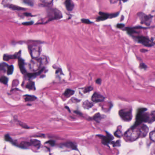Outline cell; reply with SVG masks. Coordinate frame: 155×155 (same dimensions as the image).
Listing matches in <instances>:
<instances>
[{
	"mask_svg": "<svg viewBox=\"0 0 155 155\" xmlns=\"http://www.w3.org/2000/svg\"><path fill=\"white\" fill-rule=\"evenodd\" d=\"M62 13L57 9H51L48 11V20L46 22L55 20H58L62 18Z\"/></svg>",
	"mask_w": 155,
	"mask_h": 155,
	"instance_id": "4",
	"label": "cell"
},
{
	"mask_svg": "<svg viewBox=\"0 0 155 155\" xmlns=\"http://www.w3.org/2000/svg\"><path fill=\"white\" fill-rule=\"evenodd\" d=\"M147 109L145 108H139L136 116V121L131 128H136L142 122L152 123L155 121V113L150 114L146 112Z\"/></svg>",
	"mask_w": 155,
	"mask_h": 155,
	"instance_id": "1",
	"label": "cell"
},
{
	"mask_svg": "<svg viewBox=\"0 0 155 155\" xmlns=\"http://www.w3.org/2000/svg\"><path fill=\"white\" fill-rule=\"evenodd\" d=\"M106 136H104L101 135H97L99 138L101 139V142L104 145H108V144L111 143V141L113 140L114 137L112 135L110 134L108 132L106 131Z\"/></svg>",
	"mask_w": 155,
	"mask_h": 155,
	"instance_id": "9",
	"label": "cell"
},
{
	"mask_svg": "<svg viewBox=\"0 0 155 155\" xmlns=\"http://www.w3.org/2000/svg\"><path fill=\"white\" fill-rule=\"evenodd\" d=\"M0 81L1 83H2V84H4L5 85H7L8 83V79L6 76H2L1 77V78L0 79Z\"/></svg>",
	"mask_w": 155,
	"mask_h": 155,
	"instance_id": "28",
	"label": "cell"
},
{
	"mask_svg": "<svg viewBox=\"0 0 155 155\" xmlns=\"http://www.w3.org/2000/svg\"><path fill=\"white\" fill-rule=\"evenodd\" d=\"M46 143H48L50 145H51L52 146H53L55 145V142L54 141H52V140H50L49 141L46 142Z\"/></svg>",
	"mask_w": 155,
	"mask_h": 155,
	"instance_id": "39",
	"label": "cell"
},
{
	"mask_svg": "<svg viewBox=\"0 0 155 155\" xmlns=\"http://www.w3.org/2000/svg\"><path fill=\"white\" fill-rule=\"evenodd\" d=\"M24 97L25 101H34L35 100L37 99V98L34 96H31V95H25Z\"/></svg>",
	"mask_w": 155,
	"mask_h": 155,
	"instance_id": "18",
	"label": "cell"
},
{
	"mask_svg": "<svg viewBox=\"0 0 155 155\" xmlns=\"http://www.w3.org/2000/svg\"><path fill=\"white\" fill-rule=\"evenodd\" d=\"M31 146L30 142H27V141H23L21 142V144L20 146V147H22V148H26L28 146Z\"/></svg>",
	"mask_w": 155,
	"mask_h": 155,
	"instance_id": "24",
	"label": "cell"
},
{
	"mask_svg": "<svg viewBox=\"0 0 155 155\" xmlns=\"http://www.w3.org/2000/svg\"><path fill=\"white\" fill-rule=\"evenodd\" d=\"M65 108H66V109H68V111H69V112H70V111H71V110H70L69 108H68V107H65Z\"/></svg>",
	"mask_w": 155,
	"mask_h": 155,
	"instance_id": "45",
	"label": "cell"
},
{
	"mask_svg": "<svg viewBox=\"0 0 155 155\" xmlns=\"http://www.w3.org/2000/svg\"><path fill=\"white\" fill-rule=\"evenodd\" d=\"M13 71H14V67H13V65H9V66H8V68H7V75H11V74L13 73Z\"/></svg>",
	"mask_w": 155,
	"mask_h": 155,
	"instance_id": "26",
	"label": "cell"
},
{
	"mask_svg": "<svg viewBox=\"0 0 155 155\" xmlns=\"http://www.w3.org/2000/svg\"><path fill=\"white\" fill-rule=\"evenodd\" d=\"M140 68L141 69H146L147 68V66L144 63H141L140 65Z\"/></svg>",
	"mask_w": 155,
	"mask_h": 155,
	"instance_id": "38",
	"label": "cell"
},
{
	"mask_svg": "<svg viewBox=\"0 0 155 155\" xmlns=\"http://www.w3.org/2000/svg\"><path fill=\"white\" fill-rule=\"evenodd\" d=\"M139 129L141 132V137H145L149 131L148 127L145 125H142L140 126Z\"/></svg>",
	"mask_w": 155,
	"mask_h": 155,
	"instance_id": "11",
	"label": "cell"
},
{
	"mask_svg": "<svg viewBox=\"0 0 155 155\" xmlns=\"http://www.w3.org/2000/svg\"><path fill=\"white\" fill-rule=\"evenodd\" d=\"M137 41L146 47H151L153 46L152 41L148 37L144 36H138L135 37Z\"/></svg>",
	"mask_w": 155,
	"mask_h": 155,
	"instance_id": "7",
	"label": "cell"
},
{
	"mask_svg": "<svg viewBox=\"0 0 155 155\" xmlns=\"http://www.w3.org/2000/svg\"><path fill=\"white\" fill-rule=\"evenodd\" d=\"M21 54V52L19 53H17L13 55H4L3 56V60L5 61H8L10 59H16L17 58H19V57Z\"/></svg>",
	"mask_w": 155,
	"mask_h": 155,
	"instance_id": "12",
	"label": "cell"
},
{
	"mask_svg": "<svg viewBox=\"0 0 155 155\" xmlns=\"http://www.w3.org/2000/svg\"><path fill=\"white\" fill-rule=\"evenodd\" d=\"M111 144L113 145V147L120 146H121V141L120 140H117L116 142H111Z\"/></svg>",
	"mask_w": 155,
	"mask_h": 155,
	"instance_id": "33",
	"label": "cell"
},
{
	"mask_svg": "<svg viewBox=\"0 0 155 155\" xmlns=\"http://www.w3.org/2000/svg\"><path fill=\"white\" fill-rule=\"evenodd\" d=\"M92 90H93V88L91 86H87L84 89V92L85 93L89 92H90V91H91Z\"/></svg>",
	"mask_w": 155,
	"mask_h": 155,
	"instance_id": "34",
	"label": "cell"
},
{
	"mask_svg": "<svg viewBox=\"0 0 155 155\" xmlns=\"http://www.w3.org/2000/svg\"><path fill=\"white\" fill-rule=\"evenodd\" d=\"M150 139L151 140L155 142V131H152L150 133Z\"/></svg>",
	"mask_w": 155,
	"mask_h": 155,
	"instance_id": "31",
	"label": "cell"
},
{
	"mask_svg": "<svg viewBox=\"0 0 155 155\" xmlns=\"http://www.w3.org/2000/svg\"><path fill=\"white\" fill-rule=\"evenodd\" d=\"M105 99V97L100 94L99 93L97 92L94 93L91 97L92 101L94 102H99L103 101Z\"/></svg>",
	"mask_w": 155,
	"mask_h": 155,
	"instance_id": "10",
	"label": "cell"
},
{
	"mask_svg": "<svg viewBox=\"0 0 155 155\" xmlns=\"http://www.w3.org/2000/svg\"><path fill=\"white\" fill-rule=\"evenodd\" d=\"M82 22L83 23H85V24H91V23H92V22L91 21L88 20V19H82Z\"/></svg>",
	"mask_w": 155,
	"mask_h": 155,
	"instance_id": "36",
	"label": "cell"
},
{
	"mask_svg": "<svg viewBox=\"0 0 155 155\" xmlns=\"http://www.w3.org/2000/svg\"><path fill=\"white\" fill-rule=\"evenodd\" d=\"M6 7H8L9 8H10V9L14 10H25L26 9H25L23 7H18L16 5H14L12 4H9V5H7V6H6Z\"/></svg>",
	"mask_w": 155,
	"mask_h": 155,
	"instance_id": "15",
	"label": "cell"
},
{
	"mask_svg": "<svg viewBox=\"0 0 155 155\" xmlns=\"http://www.w3.org/2000/svg\"><path fill=\"white\" fill-rule=\"evenodd\" d=\"M93 104L90 102L88 100H86L83 103L82 106L86 109H89L93 106Z\"/></svg>",
	"mask_w": 155,
	"mask_h": 155,
	"instance_id": "21",
	"label": "cell"
},
{
	"mask_svg": "<svg viewBox=\"0 0 155 155\" xmlns=\"http://www.w3.org/2000/svg\"><path fill=\"white\" fill-rule=\"evenodd\" d=\"M126 30L127 31L128 33L129 34H134V33H136L137 32L135 31V29H134L133 27H127L126 28Z\"/></svg>",
	"mask_w": 155,
	"mask_h": 155,
	"instance_id": "27",
	"label": "cell"
},
{
	"mask_svg": "<svg viewBox=\"0 0 155 155\" xmlns=\"http://www.w3.org/2000/svg\"><path fill=\"white\" fill-rule=\"evenodd\" d=\"M31 56L33 58H36L39 56L41 52V47L38 45H35L29 46Z\"/></svg>",
	"mask_w": 155,
	"mask_h": 155,
	"instance_id": "6",
	"label": "cell"
},
{
	"mask_svg": "<svg viewBox=\"0 0 155 155\" xmlns=\"http://www.w3.org/2000/svg\"><path fill=\"white\" fill-rule=\"evenodd\" d=\"M93 120H94L95 121H96L97 122H99L102 119V117L100 113H97L95 115V116L93 117Z\"/></svg>",
	"mask_w": 155,
	"mask_h": 155,
	"instance_id": "23",
	"label": "cell"
},
{
	"mask_svg": "<svg viewBox=\"0 0 155 155\" xmlns=\"http://www.w3.org/2000/svg\"><path fill=\"white\" fill-rule=\"evenodd\" d=\"M124 139L126 141L132 142L141 137V132L138 128H131L128 130L124 134Z\"/></svg>",
	"mask_w": 155,
	"mask_h": 155,
	"instance_id": "2",
	"label": "cell"
},
{
	"mask_svg": "<svg viewBox=\"0 0 155 155\" xmlns=\"http://www.w3.org/2000/svg\"><path fill=\"white\" fill-rule=\"evenodd\" d=\"M75 92L74 91H73L71 89H67L65 90V91L64 93V95L66 97H69L72 96L74 94V93Z\"/></svg>",
	"mask_w": 155,
	"mask_h": 155,
	"instance_id": "22",
	"label": "cell"
},
{
	"mask_svg": "<svg viewBox=\"0 0 155 155\" xmlns=\"http://www.w3.org/2000/svg\"><path fill=\"white\" fill-rule=\"evenodd\" d=\"M44 68H42L41 69L40 71H39L38 72L35 73H28L27 76L29 78H35L37 76L40 75L41 74L42 71H43Z\"/></svg>",
	"mask_w": 155,
	"mask_h": 155,
	"instance_id": "17",
	"label": "cell"
},
{
	"mask_svg": "<svg viewBox=\"0 0 155 155\" xmlns=\"http://www.w3.org/2000/svg\"><path fill=\"white\" fill-rule=\"evenodd\" d=\"M62 145L65 146H66L67 147L71 148L72 150H77V146L72 142H66V143H65L64 144H62Z\"/></svg>",
	"mask_w": 155,
	"mask_h": 155,
	"instance_id": "16",
	"label": "cell"
},
{
	"mask_svg": "<svg viewBox=\"0 0 155 155\" xmlns=\"http://www.w3.org/2000/svg\"><path fill=\"white\" fill-rule=\"evenodd\" d=\"M114 135H115L117 137L120 138L121 137H122V133L120 129H118L117 131H116L114 133Z\"/></svg>",
	"mask_w": 155,
	"mask_h": 155,
	"instance_id": "30",
	"label": "cell"
},
{
	"mask_svg": "<svg viewBox=\"0 0 155 155\" xmlns=\"http://www.w3.org/2000/svg\"><path fill=\"white\" fill-rule=\"evenodd\" d=\"M30 142L31 143V146H34L38 148H39V147L40 146L41 142L37 140H31Z\"/></svg>",
	"mask_w": 155,
	"mask_h": 155,
	"instance_id": "19",
	"label": "cell"
},
{
	"mask_svg": "<svg viewBox=\"0 0 155 155\" xmlns=\"http://www.w3.org/2000/svg\"><path fill=\"white\" fill-rule=\"evenodd\" d=\"M119 114L121 118L125 121H130L132 118V109L130 108H125L119 111Z\"/></svg>",
	"mask_w": 155,
	"mask_h": 155,
	"instance_id": "3",
	"label": "cell"
},
{
	"mask_svg": "<svg viewBox=\"0 0 155 155\" xmlns=\"http://www.w3.org/2000/svg\"><path fill=\"white\" fill-rule=\"evenodd\" d=\"M33 24V22L32 21H30V22H24L22 23L23 25H24V26H31Z\"/></svg>",
	"mask_w": 155,
	"mask_h": 155,
	"instance_id": "37",
	"label": "cell"
},
{
	"mask_svg": "<svg viewBox=\"0 0 155 155\" xmlns=\"http://www.w3.org/2000/svg\"><path fill=\"white\" fill-rule=\"evenodd\" d=\"M148 51L147 50H145V49H141V52H147Z\"/></svg>",
	"mask_w": 155,
	"mask_h": 155,
	"instance_id": "44",
	"label": "cell"
},
{
	"mask_svg": "<svg viewBox=\"0 0 155 155\" xmlns=\"http://www.w3.org/2000/svg\"><path fill=\"white\" fill-rule=\"evenodd\" d=\"M18 65L20 69L21 70V73L23 74H24V73H26V71L25 69V63L23 59L21 58H19L18 59Z\"/></svg>",
	"mask_w": 155,
	"mask_h": 155,
	"instance_id": "14",
	"label": "cell"
},
{
	"mask_svg": "<svg viewBox=\"0 0 155 155\" xmlns=\"http://www.w3.org/2000/svg\"><path fill=\"white\" fill-rule=\"evenodd\" d=\"M65 6L66 8L68 11H72L74 7V5L72 0H65Z\"/></svg>",
	"mask_w": 155,
	"mask_h": 155,
	"instance_id": "13",
	"label": "cell"
},
{
	"mask_svg": "<svg viewBox=\"0 0 155 155\" xmlns=\"http://www.w3.org/2000/svg\"><path fill=\"white\" fill-rule=\"evenodd\" d=\"M24 15H25V16H27V17H29V16H32V15L29 13H27V12H26L24 13Z\"/></svg>",
	"mask_w": 155,
	"mask_h": 155,
	"instance_id": "43",
	"label": "cell"
},
{
	"mask_svg": "<svg viewBox=\"0 0 155 155\" xmlns=\"http://www.w3.org/2000/svg\"><path fill=\"white\" fill-rule=\"evenodd\" d=\"M119 12H117L115 13H112V14H109L107 13L100 12L99 13L100 16L99 17L97 18V21H103L107 20L108 18H112L117 17L119 15Z\"/></svg>",
	"mask_w": 155,
	"mask_h": 155,
	"instance_id": "8",
	"label": "cell"
},
{
	"mask_svg": "<svg viewBox=\"0 0 155 155\" xmlns=\"http://www.w3.org/2000/svg\"><path fill=\"white\" fill-rule=\"evenodd\" d=\"M5 140L6 141H9V142H12V143L13 142L12 139L11 138L9 135L7 134L5 135Z\"/></svg>",
	"mask_w": 155,
	"mask_h": 155,
	"instance_id": "35",
	"label": "cell"
},
{
	"mask_svg": "<svg viewBox=\"0 0 155 155\" xmlns=\"http://www.w3.org/2000/svg\"><path fill=\"white\" fill-rule=\"evenodd\" d=\"M19 125L21 126V127H22V128H26V129L29 128L28 127H27V125H26V124H24V123H22V122L20 123Z\"/></svg>",
	"mask_w": 155,
	"mask_h": 155,
	"instance_id": "40",
	"label": "cell"
},
{
	"mask_svg": "<svg viewBox=\"0 0 155 155\" xmlns=\"http://www.w3.org/2000/svg\"><path fill=\"white\" fill-rule=\"evenodd\" d=\"M154 154H155V149H154Z\"/></svg>",
	"mask_w": 155,
	"mask_h": 155,
	"instance_id": "47",
	"label": "cell"
},
{
	"mask_svg": "<svg viewBox=\"0 0 155 155\" xmlns=\"http://www.w3.org/2000/svg\"><path fill=\"white\" fill-rule=\"evenodd\" d=\"M23 2L30 6H33L34 3V0H23Z\"/></svg>",
	"mask_w": 155,
	"mask_h": 155,
	"instance_id": "29",
	"label": "cell"
},
{
	"mask_svg": "<svg viewBox=\"0 0 155 155\" xmlns=\"http://www.w3.org/2000/svg\"><path fill=\"white\" fill-rule=\"evenodd\" d=\"M96 83L98 84H100L101 82V80L100 79V78H98L96 80Z\"/></svg>",
	"mask_w": 155,
	"mask_h": 155,
	"instance_id": "42",
	"label": "cell"
},
{
	"mask_svg": "<svg viewBox=\"0 0 155 155\" xmlns=\"http://www.w3.org/2000/svg\"><path fill=\"white\" fill-rule=\"evenodd\" d=\"M8 66L9 65H8L7 63H4V62L1 63L0 64V71H3L4 72H5L6 70H7Z\"/></svg>",
	"mask_w": 155,
	"mask_h": 155,
	"instance_id": "25",
	"label": "cell"
},
{
	"mask_svg": "<svg viewBox=\"0 0 155 155\" xmlns=\"http://www.w3.org/2000/svg\"><path fill=\"white\" fill-rule=\"evenodd\" d=\"M42 3L46 5H50L52 3L53 0H40Z\"/></svg>",
	"mask_w": 155,
	"mask_h": 155,
	"instance_id": "32",
	"label": "cell"
},
{
	"mask_svg": "<svg viewBox=\"0 0 155 155\" xmlns=\"http://www.w3.org/2000/svg\"><path fill=\"white\" fill-rule=\"evenodd\" d=\"M122 0L123 2H126V1H127L128 0Z\"/></svg>",
	"mask_w": 155,
	"mask_h": 155,
	"instance_id": "46",
	"label": "cell"
},
{
	"mask_svg": "<svg viewBox=\"0 0 155 155\" xmlns=\"http://www.w3.org/2000/svg\"><path fill=\"white\" fill-rule=\"evenodd\" d=\"M26 87L29 90H35L36 89L34 82H28L26 85Z\"/></svg>",
	"mask_w": 155,
	"mask_h": 155,
	"instance_id": "20",
	"label": "cell"
},
{
	"mask_svg": "<svg viewBox=\"0 0 155 155\" xmlns=\"http://www.w3.org/2000/svg\"><path fill=\"white\" fill-rule=\"evenodd\" d=\"M137 16L140 18L141 24L145 25L146 26L150 25L153 18L152 16L151 15H147L143 12H139Z\"/></svg>",
	"mask_w": 155,
	"mask_h": 155,
	"instance_id": "5",
	"label": "cell"
},
{
	"mask_svg": "<svg viewBox=\"0 0 155 155\" xmlns=\"http://www.w3.org/2000/svg\"><path fill=\"white\" fill-rule=\"evenodd\" d=\"M117 27L118 28H121L124 27V25L123 24H118L117 25Z\"/></svg>",
	"mask_w": 155,
	"mask_h": 155,
	"instance_id": "41",
	"label": "cell"
}]
</instances>
